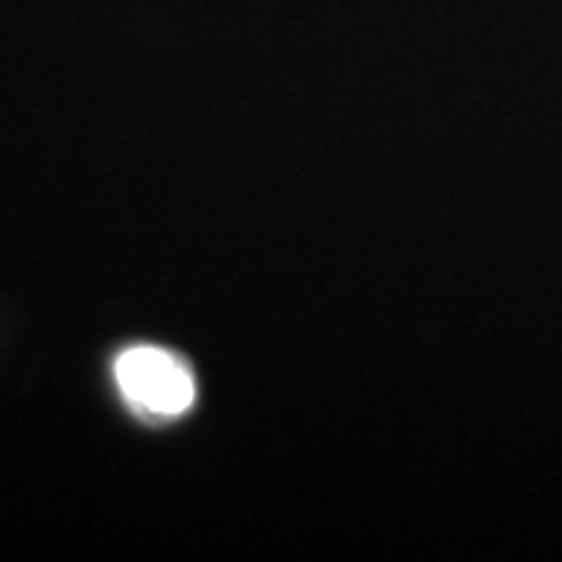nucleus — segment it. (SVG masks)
Here are the masks:
<instances>
[{
	"mask_svg": "<svg viewBox=\"0 0 562 562\" xmlns=\"http://www.w3.org/2000/svg\"><path fill=\"white\" fill-rule=\"evenodd\" d=\"M115 378L123 396L157 419L180 417L195 402L191 368L167 349H125L115 362Z\"/></svg>",
	"mask_w": 562,
	"mask_h": 562,
	"instance_id": "obj_1",
	"label": "nucleus"
}]
</instances>
